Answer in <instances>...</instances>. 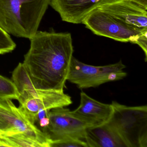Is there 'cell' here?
<instances>
[{"instance_id": "6da1fadb", "label": "cell", "mask_w": 147, "mask_h": 147, "mask_svg": "<svg viewBox=\"0 0 147 147\" xmlns=\"http://www.w3.org/2000/svg\"><path fill=\"white\" fill-rule=\"evenodd\" d=\"M23 63L36 89L64 90L74 47L68 32L38 31Z\"/></svg>"}, {"instance_id": "7a4b0ae2", "label": "cell", "mask_w": 147, "mask_h": 147, "mask_svg": "<svg viewBox=\"0 0 147 147\" xmlns=\"http://www.w3.org/2000/svg\"><path fill=\"white\" fill-rule=\"evenodd\" d=\"M51 0H0V27L9 35L30 39L38 31Z\"/></svg>"}, {"instance_id": "3957f363", "label": "cell", "mask_w": 147, "mask_h": 147, "mask_svg": "<svg viewBox=\"0 0 147 147\" xmlns=\"http://www.w3.org/2000/svg\"><path fill=\"white\" fill-rule=\"evenodd\" d=\"M106 123L125 147H147V106H128L113 101Z\"/></svg>"}, {"instance_id": "277c9868", "label": "cell", "mask_w": 147, "mask_h": 147, "mask_svg": "<svg viewBox=\"0 0 147 147\" xmlns=\"http://www.w3.org/2000/svg\"><path fill=\"white\" fill-rule=\"evenodd\" d=\"M122 61L103 66L88 65L73 57L67 80L75 84L80 89L95 88L110 82L122 80L127 76Z\"/></svg>"}, {"instance_id": "5b68a950", "label": "cell", "mask_w": 147, "mask_h": 147, "mask_svg": "<svg viewBox=\"0 0 147 147\" xmlns=\"http://www.w3.org/2000/svg\"><path fill=\"white\" fill-rule=\"evenodd\" d=\"M19 93L18 100L19 107L34 124L36 117L40 112L66 107L73 103L71 97L65 94L64 90L36 89L32 82Z\"/></svg>"}, {"instance_id": "8992f818", "label": "cell", "mask_w": 147, "mask_h": 147, "mask_svg": "<svg viewBox=\"0 0 147 147\" xmlns=\"http://www.w3.org/2000/svg\"><path fill=\"white\" fill-rule=\"evenodd\" d=\"M23 133L50 147L51 141L11 99H0V135Z\"/></svg>"}, {"instance_id": "52a82bcc", "label": "cell", "mask_w": 147, "mask_h": 147, "mask_svg": "<svg viewBox=\"0 0 147 147\" xmlns=\"http://www.w3.org/2000/svg\"><path fill=\"white\" fill-rule=\"evenodd\" d=\"M82 24L97 36L122 42H129L132 37L147 30H137L128 26L98 7L92 10Z\"/></svg>"}, {"instance_id": "ba28073f", "label": "cell", "mask_w": 147, "mask_h": 147, "mask_svg": "<svg viewBox=\"0 0 147 147\" xmlns=\"http://www.w3.org/2000/svg\"><path fill=\"white\" fill-rule=\"evenodd\" d=\"M49 119L48 125L43 132L51 142L67 138L85 141L86 128L89 126L74 117L69 109L53 108L49 112Z\"/></svg>"}, {"instance_id": "9c48e42d", "label": "cell", "mask_w": 147, "mask_h": 147, "mask_svg": "<svg viewBox=\"0 0 147 147\" xmlns=\"http://www.w3.org/2000/svg\"><path fill=\"white\" fill-rule=\"evenodd\" d=\"M98 7L128 26L147 30V10L128 0H110Z\"/></svg>"}, {"instance_id": "30bf717a", "label": "cell", "mask_w": 147, "mask_h": 147, "mask_svg": "<svg viewBox=\"0 0 147 147\" xmlns=\"http://www.w3.org/2000/svg\"><path fill=\"white\" fill-rule=\"evenodd\" d=\"M110 0H51V6L63 21L74 24L82 23L94 8Z\"/></svg>"}, {"instance_id": "8fae6325", "label": "cell", "mask_w": 147, "mask_h": 147, "mask_svg": "<svg viewBox=\"0 0 147 147\" xmlns=\"http://www.w3.org/2000/svg\"><path fill=\"white\" fill-rule=\"evenodd\" d=\"M112 111L111 104L98 101L82 91L80 93V105L71 113L74 117L91 126L106 123L110 118Z\"/></svg>"}, {"instance_id": "7c38bea8", "label": "cell", "mask_w": 147, "mask_h": 147, "mask_svg": "<svg viewBox=\"0 0 147 147\" xmlns=\"http://www.w3.org/2000/svg\"><path fill=\"white\" fill-rule=\"evenodd\" d=\"M85 141L88 147H125L123 141L106 123L87 127Z\"/></svg>"}, {"instance_id": "4fadbf2b", "label": "cell", "mask_w": 147, "mask_h": 147, "mask_svg": "<svg viewBox=\"0 0 147 147\" xmlns=\"http://www.w3.org/2000/svg\"><path fill=\"white\" fill-rule=\"evenodd\" d=\"M0 136L7 142L10 147H43L39 142L23 133Z\"/></svg>"}, {"instance_id": "5bb4252c", "label": "cell", "mask_w": 147, "mask_h": 147, "mask_svg": "<svg viewBox=\"0 0 147 147\" xmlns=\"http://www.w3.org/2000/svg\"><path fill=\"white\" fill-rule=\"evenodd\" d=\"M20 93L12 80L0 75V99L18 100Z\"/></svg>"}, {"instance_id": "9a60e30c", "label": "cell", "mask_w": 147, "mask_h": 147, "mask_svg": "<svg viewBox=\"0 0 147 147\" xmlns=\"http://www.w3.org/2000/svg\"><path fill=\"white\" fill-rule=\"evenodd\" d=\"M16 48V43L10 35L0 27V55L11 52Z\"/></svg>"}, {"instance_id": "2e32d148", "label": "cell", "mask_w": 147, "mask_h": 147, "mask_svg": "<svg viewBox=\"0 0 147 147\" xmlns=\"http://www.w3.org/2000/svg\"><path fill=\"white\" fill-rule=\"evenodd\" d=\"M50 147H88V146L84 140L67 138L51 142Z\"/></svg>"}, {"instance_id": "e0dca14e", "label": "cell", "mask_w": 147, "mask_h": 147, "mask_svg": "<svg viewBox=\"0 0 147 147\" xmlns=\"http://www.w3.org/2000/svg\"><path fill=\"white\" fill-rule=\"evenodd\" d=\"M130 42L139 45L143 51L145 55V61H147V30L143 32L138 35L132 37Z\"/></svg>"}, {"instance_id": "ac0fdd59", "label": "cell", "mask_w": 147, "mask_h": 147, "mask_svg": "<svg viewBox=\"0 0 147 147\" xmlns=\"http://www.w3.org/2000/svg\"><path fill=\"white\" fill-rule=\"evenodd\" d=\"M128 1L139 6L145 10H147V0H128Z\"/></svg>"}, {"instance_id": "d6986e66", "label": "cell", "mask_w": 147, "mask_h": 147, "mask_svg": "<svg viewBox=\"0 0 147 147\" xmlns=\"http://www.w3.org/2000/svg\"><path fill=\"white\" fill-rule=\"evenodd\" d=\"M10 147L7 142L1 136H0V147Z\"/></svg>"}]
</instances>
